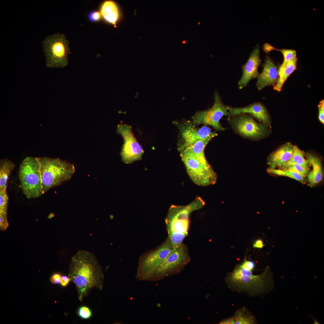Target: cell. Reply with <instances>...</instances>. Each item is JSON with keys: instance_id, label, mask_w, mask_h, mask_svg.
Instances as JSON below:
<instances>
[{"instance_id": "cell-1", "label": "cell", "mask_w": 324, "mask_h": 324, "mask_svg": "<svg viewBox=\"0 0 324 324\" xmlns=\"http://www.w3.org/2000/svg\"><path fill=\"white\" fill-rule=\"evenodd\" d=\"M68 276L75 284L81 302L92 290H101L104 286L102 267L94 255L87 251L79 250L72 258Z\"/></svg>"}, {"instance_id": "cell-2", "label": "cell", "mask_w": 324, "mask_h": 324, "mask_svg": "<svg viewBox=\"0 0 324 324\" xmlns=\"http://www.w3.org/2000/svg\"><path fill=\"white\" fill-rule=\"evenodd\" d=\"M245 259L233 271L226 275L225 280L229 288L250 297L261 296L267 294L274 287L273 275L268 268L259 275L253 274L255 263Z\"/></svg>"}, {"instance_id": "cell-3", "label": "cell", "mask_w": 324, "mask_h": 324, "mask_svg": "<svg viewBox=\"0 0 324 324\" xmlns=\"http://www.w3.org/2000/svg\"><path fill=\"white\" fill-rule=\"evenodd\" d=\"M205 202L200 196L184 206L172 205L165 219L168 238L174 248L179 247L187 236L191 213L203 208Z\"/></svg>"}, {"instance_id": "cell-4", "label": "cell", "mask_w": 324, "mask_h": 324, "mask_svg": "<svg viewBox=\"0 0 324 324\" xmlns=\"http://www.w3.org/2000/svg\"><path fill=\"white\" fill-rule=\"evenodd\" d=\"M44 194L51 188L71 179L74 173V165L59 158L38 157Z\"/></svg>"}, {"instance_id": "cell-5", "label": "cell", "mask_w": 324, "mask_h": 324, "mask_svg": "<svg viewBox=\"0 0 324 324\" xmlns=\"http://www.w3.org/2000/svg\"><path fill=\"white\" fill-rule=\"evenodd\" d=\"M19 178L23 194L28 199L35 198L43 194L40 163L36 157H28L21 163Z\"/></svg>"}, {"instance_id": "cell-6", "label": "cell", "mask_w": 324, "mask_h": 324, "mask_svg": "<svg viewBox=\"0 0 324 324\" xmlns=\"http://www.w3.org/2000/svg\"><path fill=\"white\" fill-rule=\"evenodd\" d=\"M46 60L50 68H63L69 64V42L64 34L59 33L47 36L42 42Z\"/></svg>"}, {"instance_id": "cell-7", "label": "cell", "mask_w": 324, "mask_h": 324, "mask_svg": "<svg viewBox=\"0 0 324 324\" xmlns=\"http://www.w3.org/2000/svg\"><path fill=\"white\" fill-rule=\"evenodd\" d=\"M190 261L187 247L183 243L179 247L174 248L151 274L148 281H158L178 274Z\"/></svg>"}, {"instance_id": "cell-8", "label": "cell", "mask_w": 324, "mask_h": 324, "mask_svg": "<svg viewBox=\"0 0 324 324\" xmlns=\"http://www.w3.org/2000/svg\"><path fill=\"white\" fill-rule=\"evenodd\" d=\"M168 238L156 249L147 252L140 257L135 275L140 281H148L152 273L174 249Z\"/></svg>"}, {"instance_id": "cell-9", "label": "cell", "mask_w": 324, "mask_h": 324, "mask_svg": "<svg viewBox=\"0 0 324 324\" xmlns=\"http://www.w3.org/2000/svg\"><path fill=\"white\" fill-rule=\"evenodd\" d=\"M214 103L209 109L196 112L192 117V123L195 126L200 124L208 125L220 131L225 130L220 122L224 116H228L229 106L225 105L218 92L215 90L214 95Z\"/></svg>"}, {"instance_id": "cell-10", "label": "cell", "mask_w": 324, "mask_h": 324, "mask_svg": "<svg viewBox=\"0 0 324 324\" xmlns=\"http://www.w3.org/2000/svg\"><path fill=\"white\" fill-rule=\"evenodd\" d=\"M180 155L188 176L196 184L205 186L216 182L217 176L208 162L190 156Z\"/></svg>"}, {"instance_id": "cell-11", "label": "cell", "mask_w": 324, "mask_h": 324, "mask_svg": "<svg viewBox=\"0 0 324 324\" xmlns=\"http://www.w3.org/2000/svg\"><path fill=\"white\" fill-rule=\"evenodd\" d=\"M228 121L233 129L245 138L256 140L265 136L268 132L266 125L257 122L248 114L229 116Z\"/></svg>"}, {"instance_id": "cell-12", "label": "cell", "mask_w": 324, "mask_h": 324, "mask_svg": "<svg viewBox=\"0 0 324 324\" xmlns=\"http://www.w3.org/2000/svg\"><path fill=\"white\" fill-rule=\"evenodd\" d=\"M117 132L124 140L121 155L123 161L129 164L141 159L144 151L134 136L130 125L121 123L117 125Z\"/></svg>"}, {"instance_id": "cell-13", "label": "cell", "mask_w": 324, "mask_h": 324, "mask_svg": "<svg viewBox=\"0 0 324 324\" xmlns=\"http://www.w3.org/2000/svg\"><path fill=\"white\" fill-rule=\"evenodd\" d=\"M191 122L184 121L178 125L182 143L178 149L181 152L186 148L200 140L212 139L217 134L206 125L198 128Z\"/></svg>"}, {"instance_id": "cell-14", "label": "cell", "mask_w": 324, "mask_h": 324, "mask_svg": "<svg viewBox=\"0 0 324 324\" xmlns=\"http://www.w3.org/2000/svg\"><path fill=\"white\" fill-rule=\"evenodd\" d=\"M260 52V47H256L250 53L247 62L242 66V75L238 83L239 89H242L259 76L258 68L261 62Z\"/></svg>"}, {"instance_id": "cell-15", "label": "cell", "mask_w": 324, "mask_h": 324, "mask_svg": "<svg viewBox=\"0 0 324 324\" xmlns=\"http://www.w3.org/2000/svg\"><path fill=\"white\" fill-rule=\"evenodd\" d=\"M228 116H232L242 114H249L260 122L270 126L271 123L269 114L265 106L258 102L252 103L247 106L241 107H229Z\"/></svg>"}, {"instance_id": "cell-16", "label": "cell", "mask_w": 324, "mask_h": 324, "mask_svg": "<svg viewBox=\"0 0 324 324\" xmlns=\"http://www.w3.org/2000/svg\"><path fill=\"white\" fill-rule=\"evenodd\" d=\"M257 78L256 86L260 91L268 86H274L277 82L279 78L278 68L270 57L266 58L262 70Z\"/></svg>"}, {"instance_id": "cell-17", "label": "cell", "mask_w": 324, "mask_h": 324, "mask_svg": "<svg viewBox=\"0 0 324 324\" xmlns=\"http://www.w3.org/2000/svg\"><path fill=\"white\" fill-rule=\"evenodd\" d=\"M294 146L287 142L272 153L268 160L269 168L280 169L287 163L291 158Z\"/></svg>"}, {"instance_id": "cell-18", "label": "cell", "mask_w": 324, "mask_h": 324, "mask_svg": "<svg viewBox=\"0 0 324 324\" xmlns=\"http://www.w3.org/2000/svg\"><path fill=\"white\" fill-rule=\"evenodd\" d=\"M306 162L312 166V170L307 176L309 185L311 187L316 186L322 180L323 172L320 159L311 154H308Z\"/></svg>"}, {"instance_id": "cell-19", "label": "cell", "mask_w": 324, "mask_h": 324, "mask_svg": "<svg viewBox=\"0 0 324 324\" xmlns=\"http://www.w3.org/2000/svg\"><path fill=\"white\" fill-rule=\"evenodd\" d=\"M257 323L254 315L245 307L236 310L232 316L224 319L220 324H255Z\"/></svg>"}, {"instance_id": "cell-20", "label": "cell", "mask_w": 324, "mask_h": 324, "mask_svg": "<svg viewBox=\"0 0 324 324\" xmlns=\"http://www.w3.org/2000/svg\"><path fill=\"white\" fill-rule=\"evenodd\" d=\"M297 58L285 63L283 62L278 70V80L274 86V89L280 91L288 77L297 69Z\"/></svg>"}, {"instance_id": "cell-21", "label": "cell", "mask_w": 324, "mask_h": 324, "mask_svg": "<svg viewBox=\"0 0 324 324\" xmlns=\"http://www.w3.org/2000/svg\"><path fill=\"white\" fill-rule=\"evenodd\" d=\"M212 139L208 138L199 140L186 148L180 152V154L192 157L203 162H207L205 155L204 150Z\"/></svg>"}, {"instance_id": "cell-22", "label": "cell", "mask_w": 324, "mask_h": 324, "mask_svg": "<svg viewBox=\"0 0 324 324\" xmlns=\"http://www.w3.org/2000/svg\"><path fill=\"white\" fill-rule=\"evenodd\" d=\"M100 13L103 19L107 22L116 25L119 17L118 7L113 1H106L102 4Z\"/></svg>"}, {"instance_id": "cell-23", "label": "cell", "mask_w": 324, "mask_h": 324, "mask_svg": "<svg viewBox=\"0 0 324 324\" xmlns=\"http://www.w3.org/2000/svg\"><path fill=\"white\" fill-rule=\"evenodd\" d=\"M15 166V164L7 158L0 161V191L6 190L9 176Z\"/></svg>"}, {"instance_id": "cell-24", "label": "cell", "mask_w": 324, "mask_h": 324, "mask_svg": "<svg viewBox=\"0 0 324 324\" xmlns=\"http://www.w3.org/2000/svg\"><path fill=\"white\" fill-rule=\"evenodd\" d=\"M304 154L303 151L297 146H294L291 158L286 164H296L306 168L310 169L311 165L306 162Z\"/></svg>"}, {"instance_id": "cell-25", "label": "cell", "mask_w": 324, "mask_h": 324, "mask_svg": "<svg viewBox=\"0 0 324 324\" xmlns=\"http://www.w3.org/2000/svg\"><path fill=\"white\" fill-rule=\"evenodd\" d=\"M268 170L269 172L276 175L289 177L302 183H304V182L305 177L297 173L288 170L269 168Z\"/></svg>"}, {"instance_id": "cell-26", "label": "cell", "mask_w": 324, "mask_h": 324, "mask_svg": "<svg viewBox=\"0 0 324 324\" xmlns=\"http://www.w3.org/2000/svg\"><path fill=\"white\" fill-rule=\"evenodd\" d=\"M280 169L289 170L297 173L305 178L310 172V169L306 168L296 164H286Z\"/></svg>"}, {"instance_id": "cell-27", "label": "cell", "mask_w": 324, "mask_h": 324, "mask_svg": "<svg viewBox=\"0 0 324 324\" xmlns=\"http://www.w3.org/2000/svg\"><path fill=\"white\" fill-rule=\"evenodd\" d=\"M8 201L6 190L0 191V215L6 219Z\"/></svg>"}, {"instance_id": "cell-28", "label": "cell", "mask_w": 324, "mask_h": 324, "mask_svg": "<svg viewBox=\"0 0 324 324\" xmlns=\"http://www.w3.org/2000/svg\"><path fill=\"white\" fill-rule=\"evenodd\" d=\"M271 50H274L280 51L283 54L284 57L283 62H288L292 59L296 58V51L292 50L283 49L280 50L276 49L272 46Z\"/></svg>"}, {"instance_id": "cell-29", "label": "cell", "mask_w": 324, "mask_h": 324, "mask_svg": "<svg viewBox=\"0 0 324 324\" xmlns=\"http://www.w3.org/2000/svg\"><path fill=\"white\" fill-rule=\"evenodd\" d=\"M77 314L81 318L83 319H89L92 316L91 310L88 307L86 306L80 307L78 310Z\"/></svg>"}, {"instance_id": "cell-30", "label": "cell", "mask_w": 324, "mask_h": 324, "mask_svg": "<svg viewBox=\"0 0 324 324\" xmlns=\"http://www.w3.org/2000/svg\"><path fill=\"white\" fill-rule=\"evenodd\" d=\"M100 12L98 11H93L88 14V18L89 21L92 22H96L99 21L101 17Z\"/></svg>"}, {"instance_id": "cell-31", "label": "cell", "mask_w": 324, "mask_h": 324, "mask_svg": "<svg viewBox=\"0 0 324 324\" xmlns=\"http://www.w3.org/2000/svg\"><path fill=\"white\" fill-rule=\"evenodd\" d=\"M319 109L318 118L320 121L324 124V100H321L318 105Z\"/></svg>"}, {"instance_id": "cell-32", "label": "cell", "mask_w": 324, "mask_h": 324, "mask_svg": "<svg viewBox=\"0 0 324 324\" xmlns=\"http://www.w3.org/2000/svg\"><path fill=\"white\" fill-rule=\"evenodd\" d=\"M61 277L60 274L55 273L51 276L50 280L51 282L53 284H60Z\"/></svg>"}, {"instance_id": "cell-33", "label": "cell", "mask_w": 324, "mask_h": 324, "mask_svg": "<svg viewBox=\"0 0 324 324\" xmlns=\"http://www.w3.org/2000/svg\"><path fill=\"white\" fill-rule=\"evenodd\" d=\"M0 229L2 230H5L8 226L7 219L0 215Z\"/></svg>"}, {"instance_id": "cell-34", "label": "cell", "mask_w": 324, "mask_h": 324, "mask_svg": "<svg viewBox=\"0 0 324 324\" xmlns=\"http://www.w3.org/2000/svg\"><path fill=\"white\" fill-rule=\"evenodd\" d=\"M70 281L71 279L70 277L63 276L61 277L60 284L62 286L65 287L68 284Z\"/></svg>"}, {"instance_id": "cell-35", "label": "cell", "mask_w": 324, "mask_h": 324, "mask_svg": "<svg viewBox=\"0 0 324 324\" xmlns=\"http://www.w3.org/2000/svg\"><path fill=\"white\" fill-rule=\"evenodd\" d=\"M264 244L262 241L261 239H258L253 244V246L254 248H261L263 247Z\"/></svg>"}, {"instance_id": "cell-36", "label": "cell", "mask_w": 324, "mask_h": 324, "mask_svg": "<svg viewBox=\"0 0 324 324\" xmlns=\"http://www.w3.org/2000/svg\"><path fill=\"white\" fill-rule=\"evenodd\" d=\"M185 43H186V41L185 40H184L182 42V43L183 44H185Z\"/></svg>"}]
</instances>
